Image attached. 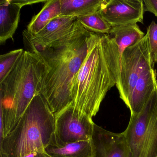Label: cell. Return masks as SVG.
<instances>
[{
	"instance_id": "52a82bcc",
	"label": "cell",
	"mask_w": 157,
	"mask_h": 157,
	"mask_svg": "<svg viewBox=\"0 0 157 157\" xmlns=\"http://www.w3.org/2000/svg\"><path fill=\"white\" fill-rule=\"evenodd\" d=\"M54 115L53 145L62 147L68 143L91 139L94 124L92 117L76 110L71 104Z\"/></svg>"
},
{
	"instance_id": "9a60e30c",
	"label": "cell",
	"mask_w": 157,
	"mask_h": 157,
	"mask_svg": "<svg viewBox=\"0 0 157 157\" xmlns=\"http://www.w3.org/2000/svg\"><path fill=\"white\" fill-rule=\"evenodd\" d=\"M60 8V0L47 1L40 12L32 18L27 26V33L30 35H35L52 20L61 17Z\"/></svg>"
},
{
	"instance_id": "277c9868",
	"label": "cell",
	"mask_w": 157,
	"mask_h": 157,
	"mask_svg": "<svg viewBox=\"0 0 157 157\" xmlns=\"http://www.w3.org/2000/svg\"><path fill=\"white\" fill-rule=\"evenodd\" d=\"M55 115L43 95L32 100L12 130L0 142V157H23L55 142Z\"/></svg>"
},
{
	"instance_id": "7a4b0ae2",
	"label": "cell",
	"mask_w": 157,
	"mask_h": 157,
	"mask_svg": "<svg viewBox=\"0 0 157 157\" xmlns=\"http://www.w3.org/2000/svg\"><path fill=\"white\" fill-rule=\"evenodd\" d=\"M90 33L76 20L72 31L66 36L47 47L30 48L46 65L40 94L54 114L72 104V86L86 57Z\"/></svg>"
},
{
	"instance_id": "8992f818",
	"label": "cell",
	"mask_w": 157,
	"mask_h": 157,
	"mask_svg": "<svg viewBox=\"0 0 157 157\" xmlns=\"http://www.w3.org/2000/svg\"><path fill=\"white\" fill-rule=\"evenodd\" d=\"M147 33L140 41L127 48L121 57V70L117 88L120 98L128 106L137 82L143 73L154 68Z\"/></svg>"
},
{
	"instance_id": "3957f363",
	"label": "cell",
	"mask_w": 157,
	"mask_h": 157,
	"mask_svg": "<svg viewBox=\"0 0 157 157\" xmlns=\"http://www.w3.org/2000/svg\"><path fill=\"white\" fill-rule=\"evenodd\" d=\"M46 70V65L39 55L25 50L0 82V120L3 123L4 137L16 125L33 99L40 94Z\"/></svg>"
},
{
	"instance_id": "ba28073f",
	"label": "cell",
	"mask_w": 157,
	"mask_h": 157,
	"mask_svg": "<svg viewBox=\"0 0 157 157\" xmlns=\"http://www.w3.org/2000/svg\"><path fill=\"white\" fill-rule=\"evenodd\" d=\"M145 11L142 0H106L98 13L114 27L138 22L143 23Z\"/></svg>"
},
{
	"instance_id": "ffe728a7",
	"label": "cell",
	"mask_w": 157,
	"mask_h": 157,
	"mask_svg": "<svg viewBox=\"0 0 157 157\" xmlns=\"http://www.w3.org/2000/svg\"><path fill=\"white\" fill-rule=\"evenodd\" d=\"M145 10L151 13L157 17V0H144Z\"/></svg>"
},
{
	"instance_id": "2e32d148",
	"label": "cell",
	"mask_w": 157,
	"mask_h": 157,
	"mask_svg": "<svg viewBox=\"0 0 157 157\" xmlns=\"http://www.w3.org/2000/svg\"><path fill=\"white\" fill-rule=\"evenodd\" d=\"M51 157H91V140L68 143L62 147L50 144L45 149Z\"/></svg>"
},
{
	"instance_id": "5bb4252c",
	"label": "cell",
	"mask_w": 157,
	"mask_h": 157,
	"mask_svg": "<svg viewBox=\"0 0 157 157\" xmlns=\"http://www.w3.org/2000/svg\"><path fill=\"white\" fill-rule=\"evenodd\" d=\"M109 35L117 45L121 57L127 48L140 41L146 34L137 24H132L112 27Z\"/></svg>"
},
{
	"instance_id": "d6986e66",
	"label": "cell",
	"mask_w": 157,
	"mask_h": 157,
	"mask_svg": "<svg viewBox=\"0 0 157 157\" xmlns=\"http://www.w3.org/2000/svg\"><path fill=\"white\" fill-rule=\"evenodd\" d=\"M147 34L151 58L154 64L157 63V23L152 21L147 29Z\"/></svg>"
},
{
	"instance_id": "e0dca14e",
	"label": "cell",
	"mask_w": 157,
	"mask_h": 157,
	"mask_svg": "<svg viewBox=\"0 0 157 157\" xmlns=\"http://www.w3.org/2000/svg\"><path fill=\"white\" fill-rule=\"evenodd\" d=\"M76 19L87 31L94 33L109 34L112 28L99 13L77 17Z\"/></svg>"
},
{
	"instance_id": "4fadbf2b",
	"label": "cell",
	"mask_w": 157,
	"mask_h": 157,
	"mask_svg": "<svg viewBox=\"0 0 157 157\" xmlns=\"http://www.w3.org/2000/svg\"><path fill=\"white\" fill-rule=\"evenodd\" d=\"M61 16L77 17L99 12L106 0H60Z\"/></svg>"
},
{
	"instance_id": "7c38bea8",
	"label": "cell",
	"mask_w": 157,
	"mask_h": 157,
	"mask_svg": "<svg viewBox=\"0 0 157 157\" xmlns=\"http://www.w3.org/2000/svg\"><path fill=\"white\" fill-rule=\"evenodd\" d=\"M157 88V73L152 68L145 71L137 82L127 107L131 114H137L141 111Z\"/></svg>"
},
{
	"instance_id": "8fae6325",
	"label": "cell",
	"mask_w": 157,
	"mask_h": 157,
	"mask_svg": "<svg viewBox=\"0 0 157 157\" xmlns=\"http://www.w3.org/2000/svg\"><path fill=\"white\" fill-rule=\"evenodd\" d=\"M47 1L1 0L0 2V44L12 39L19 25L21 9L24 6Z\"/></svg>"
},
{
	"instance_id": "9c48e42d",
	"label": "cell",
	"mask_w": 157,
	"mask_h": 157,
	"mask_svg": "<svg viewBox=\"0 0 157 157\" xmlns=\"http://www.w3.org/2000/svg\"><path fill=\"white\" fill-rule=\"evenodd\" d=\"M91 157H133L123 132L115 133L94 124Z\"/></svg>"
},
{
	"instance_id": "30bf717a",
	"label": "cell",
	"mask_w": 157,
	"mask_h": 157,
	"mask_svg": "<svg viewBox=\"0 0 157 157\" xmlns=\"http://www.w3.org/2000/svg\"><path fill=\"white\" fill-rule=\"evenodd\" d=\"M76 18L61 16L52 20L44 29L30 35L26 30L23 33L24 41L30 48H44L68 34L73 29Z\"/></svg>"
},
{
	"instance_id": "5b68a950",
	"label": "cell",
	"mask_w": 157,
	"mask_h": 157,
	"mask_svg": "<svg viewBox=\"0 0 157 157\" xmlns=\"http://www.w3.org/2000/svg\"><path fill=\"white\" fill-rule=\"evenodd\" d=\"M133 157H157V88L124 132Z\"/></svg>"
},
{
	"instance_id": "6da1fadb",
	"label": "cell",
	"mask_w": 157,
	"mask_h": 157,
	"mask_svg": "<svg viewBox=\"0 0 157 157\" xmlns=\"http://www.w3.org/2000/svg\"><path fill=\"white\" fill-rule=\"evenodd\" d=\"M86 57L72 86V102L76 110L95 116L106 94L119 80L121 57L109 34L90 32Z\"/></svg>"
},
{
	"instance_id": "44dd1931",
	"label": "cell",
	"mask_w": 157,
	"mask_h": 157,
	"mask_svg": "<svg viewBox=\"0 0 157 157\" xmlns=\"http://www.w3.org/2000/svg\"><path fill=\"white\" fill-rule=\"evenodd\" d=\"M23 157H51L45 151V149L39 150L29 153Z\"/></svg>"
},
{
	"instance_id": "ac0fdd59",
	"label": "cell",
	"mask_w": 157,
	"mask_h": 157,
	"mask_svg": "<svg viewBox=\"0 0 157 157\" xmlns=\"http://www.w3.org/2000/svg\"><path fill=\"white\" fill-rule=\"evenodd\" d=\"M24 49H16L0 56V82L14 67L18 59L22 55Z\"/></svg>"
}]
</instances>
